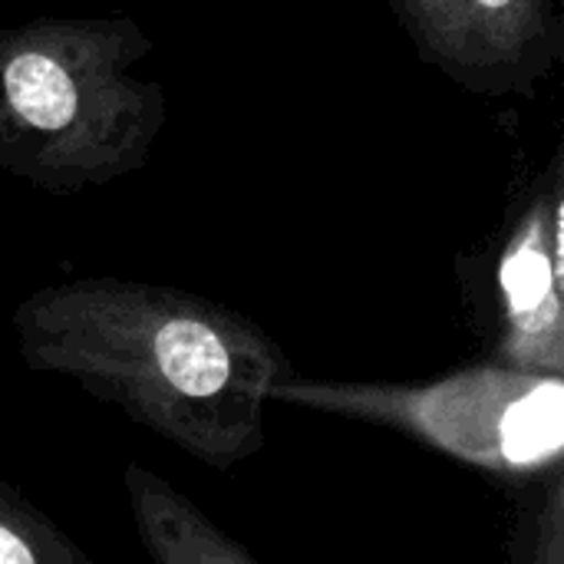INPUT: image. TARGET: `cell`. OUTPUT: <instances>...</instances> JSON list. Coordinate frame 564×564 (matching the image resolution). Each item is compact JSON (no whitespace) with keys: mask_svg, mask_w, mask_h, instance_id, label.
I'll return each mask as SVG.
<instances>
[{"mask_svg":"<svg viewBox=\"0 0 564 564\" xmlns=\"http://www.w3.org/2000/svg\"><path fill=\"white\" fill-rule=\"evenodd\" d=\"M0 564H96L13 482L0 479Z\"/></svg>","mask_w":564,"mask_h":564,"instance_id":"cell-7","label":"cell"},{"mask_svg":"<svg viewBox=\"0 0 564 564\" xmlns=\"http://www.w3.org/2000/svg\"><path fill=\"white\" fill-rule=\"evenodd\" d=\"M562 155L506 231L492 271L489 364L564 380Z\"/></svg>","mask_w":564,"mask_h":564,"instance_id":"cell-5","label":"cell"},{"mask_svg":"<svg viewBox=\"0 0 564 564\" xmlns=\"http://www.w3.org/2000/svg\"><path fill=\"white\" fill-rule=\"evenodd\" d=\"M416 56L476 96H532L558 66L555 0H387Z\"/></svg>","mask_w":564,"mask_h":564,"instance_id":"cell-4","label":"cell"},{"mask_svg":"<svg viewBox=\"0 0 564 564\" xmlns=\"http://www.w3.org/2000/svg\"><path fill=\"white\" fill-rule=\"evenodd\" d=\"M129 17H40L0 26V169L50 195L139 172L169 122Z\"/></svg>","mask_w":564,"mask_h":564,"instance_id":"cell-2","label":"cell"},{"mask_svg":"<svg viewBox=\"0 0 564 564\" xmlns=\"http://www.w3.org/2000/svg\"><path fill=\"white\" fill-rule=\"evenodd\" d=\"M10 324L33 373L73 380L215 473L264 449L271 390L294 377L264 327L182 288L73 278L23 297Z\"/></svg>","mask_w":564,"mask_h":564,"instance_id":"cell-1","label":"cell"},{"mask_svg":"<svg viewBox=\"0 0 564 564\" xmlns=\"http://www.w3.org/2000/svg\"><path fill=\"white\" fill-rule=\"evenodd\" d=\"M509 564H564V466L522 492Z\"/></svg>","mask_w":564,"mask_h":564,"instance_id":"cell-8","label":"cell"},{"mask_svg":"<svg viewBox=\"0 0 564 564\" xmlns=\"http://www.w3.org/2000/svg\"><path fill=\"white\" fill-rule=\"evenodd\" d=\"M304 406L393 430L502 486L532 489L564 466V380L496 364L426 383L288 377L271 406Z\"/></svg>","mask_w":564,"mask_h":564,"instance_id":"cell-3","label":"cell"},{"mask_svg":"<svg viewBox=\"0 0 564 564\" xmlns=\"http://www.w3.org/2000/svg\"><path fill=\"white\" fill-rule=\"evenodd\" d=\"M122 486L139 545L152 564H258L205 509L142 463L126 466Z\"/></svg>","mask_w":564,"mask_h":564,"instance_id":"cell-6","label":"cell"}]
</instances>
